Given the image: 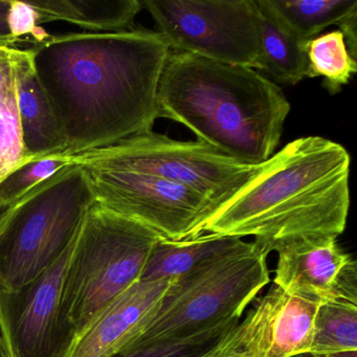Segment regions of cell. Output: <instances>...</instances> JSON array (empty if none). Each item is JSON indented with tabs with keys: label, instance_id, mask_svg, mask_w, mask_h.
I'll return each mask as SVG.
<instances>
[{
	"label": "cell",
	"instance_id": "1",
	"mask_svg": "<svg viewBox=\"0 0 357 357\" xmlns=\"http://www.w3.org/2000/svg\"><path fill=\"white\" fill-rule=\"evenodd\" d=\"M29 50L66 137L63 156L152 130L171 52L156 31L47 35Z\"/></svg>",
	"mask_w": 357,
	"mask_h": 357
},
{
	"label": "cell",
	"instance_id": "2",
	"mask_svg": "<svg viewBox=\"0 0 357 357\" xmlns=\"http://www.w3.org/2000/svg\"><path fill=\"white\" fill-rule=\"evenodd\" d=\"M350 165L340 144L321 137L296 139L191 237H252L268 254L298 240L337 238L350 208Z\"/></svg>",
	"mask_w": 357,
	"mask_h": 357
},
{
	"label": "cell",
	"instance_id": "3",
	"mask_svg": "<svg viewBox=\"0 0 357 357\" xmlns=\"http://www.w3.org/2000/svg\"><path fill=\"white\" fill-rule=\"evenodd\" d=\"M290 103L254 68L170 52L158 91V119L237 162L260 165L281 141Z\"/></svg>",
	"mask_w": 357,
	"mask_h": 357
},
{
	"label": "cell",
	"instance_id": "4",
	"mask_svg": "<svg viewBox=\"0 0 357 357\" xmlns=\"http://www.w3.org/2000/svg\"><path fill=\"white\" fill-rule=\"evenodd\" d=\"M160 238L98 202L89 208L75 240L60 301L62 323L75 342L112 301L141 281Z\"/></svg>",
	"mask_w": 357,
	"mask_h": 357
},
{
	"label": "cell",
	"instance_id": "5",
	"mask_svg": "<svg viewBox=\"0 0 357 357\" xmlns=\"http://www.w3.org/2000/svg\"><path fill=\"white\" fill-rule=\"evenodd\" d=\"M96 202L86 170L74 162L0 208V291L17 290L53 266Z\"/></svg>",
	"mask_w": 357,
	"mask_h": 357
},
{
	"label": "cell",
	"instance_id": "6",
	"mask_svg": "<svg viewBox=\"0 0 357 357\" xmlns=\"http://www.w3.org/2000/svg\"><path fill=\"white\" fill-rule=\"evenodd\" d=\"M268 252L255 241L172 280L151 319L121 352L178 340L227 319H241L271 282Z\"/></svg>",
	"mask_w": 357,
	"mask_h": 357
},
{
	"label": "cell",
	"instance_id": "7",
	"mask_svg": "<svg viewBox=\"0 0 357 357\" xmlns=\"http://www.w3.org/2000/svg\"><path fill=\"white\" fill-rule=\"evenodd\" d=\"M70 158L81 166L133 171L185 185L210 200L213 213L258 176L268 162L243 164L202 142L176 141L152 130Z\"/></svg>",
	"mask_w": 357,
	"mask_h": 357
},
{
	"label": "cell",
	"instance_id": "8",
	"mask_svg": "<svg viewBox=\"0 0 357 357\" xmlns=\"http://www.w3.org/2000/svg\"><path fill=\"white\" fill-rule=\"evenodd\" d=\"M171 52L257 70V0H143Z\"/></svg>",
	"mask_w": 357,
	"mask_h": 357
},
{
	"label": "cell",
	"instance_id": "9",
	"mask_svg": "<svg viewBox=\"0 0 357 357\" xmlns=\"http://www.w3.org/2000/svg\"><path fill=\"white\" fill-rule=\"evenodd\" d=\"M82 167L99 204L166 239L191 237L214 211L210 200L185 185L133 171Z\"/></svg>",
	"mask_w": 357,
	"mask_h": 357
},
{
	"label": "cell",
	"instance_id": "10",
	"mask_svg": "<svg viewBox=\"0 0 357 357\" xmlns=\"http://www.w3.org/2000/svg\"><path fill=\"white\" fill-rule=\"evenodd\" d=\"M74 243L34 281L13 291H0V357L70 354L75 337L62 323L60 301Z\"/></svg>",
	"mask_w": 357,
	"mask_h": 357
},
{
	"label": "cell",
	"instance_id": "11",
	"mask_svg": "<svg viewBox=\"0 0 357 357\" xmlns=\"http://www.w3.org/2000/svg\"><path fill=\"white\" fill-rule=\"evenodd\" d=\"M336 239H303L278 248L273 284L319 304L332 301L357 304L356 263Z\"/></svg>",
	"mask_w": 357,
	"mask_h": 357
},
{
	"label": "cell",
	"instance_id": "12",
	"mask_svg": "<svg viewBox=\"0 0 357 357\" xmlns=\"http://www.w3.org/2000/svg\"><path fill=\"white\" fill-rule=\"evenodd\" d=\"M319 303L284 291L273 284L254 301L245 321L259 357L308 354Z\"/></svg>",
	"mask_w": 357,
	"mask_h": 357
},
{
	"label": "cell",
	"instance_id": "13",
	"mask_svg": "<svg viewBox=\"0 0 357 357\" xmlns=\"http://www.w3.org/2000/svg\"><path fill=\"white\" fill-rule=\"evenodd\" d=\"M173 279L133 284L96 317L68 357H112L120 353L151 319Z\"/></svg>",
	"mask_w": 357,
	"mask_h": 357
},
{
	"label": "cell",
	"instance_id": "14",
	"mask_svg": "<svg viewBox=\"0 0 357 357\" xmlns=\"http://www.w3.org/2000/svg\"><path fill=\"white\" fill-rule=\"evenodd\" d=\"M16 98L26 160L63 155L66 141L33 66L30 50L16 47Z\"/></svg>",
	"mask_w": 357,
	"mask_h": 357
},
{
	"label": "cell",
	"instance_id": "15",
	"mask_svg": "<svg viewBox=\"0 0 357 357\" xmlns=\"http://www.w3.org/2000/svg\"><path fill=\"white\" fill-rule=\"evenodd\" d=\"M289 32L312 40L330 26H340L356 59L357 0H259Z\"/></svg>",
	"mask_w": 357,
	"mask_h": 357
},
{
	"label": "cell",
	"instance_id": "16",
	"mask_svg": "<svg viewBox=\"0 0 357 357\" xmlns=\"http://www.w3.org/2000/svg\"><path fill=\"white\" fill-rule=\"evenodd\" d=\"M41 24L66 22L91 33H114L135 29L143 10L139 0H32Z\"/></svg>",
	"mask_w": 357,
	"mask_h": 357
},
{
	"label": "cell",
	"instance_id": "17",
	"mask_svg": "<svg viewBox=\"0 0 357 357\" xmlns=\"http://www.w3.org/2000/svg\"><path fill=\"white\" fill-rule=\"evenodd\" d=\"M258 5L259 58L257 70L277 82L296 85L308 76V45L298 38L257 0Z\"/></svg>",
	"mask_w": 357,
	"mask_h": 357
},
{
	"label": "cell",
	"instance_id": "18",
	"mask_svg": "<svg viewBox=\"0 0 357 357\" xmlns=\"http://www.w3.org/2000/svg\"><path fill=\"white\" fill-rule=\"evenodd\" d=\"M244 239L218 234H202L183 240L160 238L146 263L141 281L173 279L193 271L206 261L241 245Z\"/></svg>",
	"mask_w": 357,
	"mask_h": 357
},
{
	"label": "cell",
	"instance_id": "19",
	"mask_svg": "<svg viewBox=\"0 0 357 357\" xmlns=\"http://www.w3.org/2000/svg\"><path fill=\"white\" fill-rule=\"evenodd\" d=\"M357 351V304L332 301L319 305L308 355Z\"/></svg>",
	"mask_w": 357,
	"mask_h": 357
},
{
	"label": "cell",
	"instance_id": "20",
	"mask_svg": "<svg viewBox=\"0 0 357 357\" xmlns=\"http://www.w3.org/2000/svg\"><path fill=\"white\" fill-rule=\"evenodd\" d=\"M356 72V59L349 53L340 30L315 37L309 43L307 78H323L324 86L332 95L340 93Z\"/></svg>",
	"mask_w": 357,
	"mask_h": 357
},
{
	"label": "cell",
	"instance_id": "21",
	"mask_svg": "<svg viewBox=\"0 0 357 357\" xmlns=\"http://www.w3.org/2000/svg\"><path fill=\"white\" fill-rule=\"evenodd\" d=\"M72 164V158L63 155H51L24 162L0 181V208L17 202L33 188Z\"/></svg>",
	"mask_w": 357,
	"mask_h": 357
},
{
	"label": "cell",
	"instance_id": "22",
	"mask_svg": "<svg viewBox=\"0 0 357 357\" xmlns=\"http://www.w3.org/2000/svg\"><path fill=\"white\" fill-rule=\"evenodd\" d=\"M240 321L241 319H227L185 337L154 344L148 348L124 351L112 357H199Z\"/></svg>",
	"mask_w": 357,
	"mask_h": 357
},
{
	"label": "cell",
	"instance_id": "23",
	"mask_svg": "<svg viewBox=\"0 0 357 357\" xmlns=\"http://www.w3.org/2000/svg\"><path fill=\"white\" fill-rule=\"evenodd\" d=\"M199 357H259L243 319Z\"/></svg>",
	"mask_w": 357,
	"mask_h": 357
},
{
	"label": "cell",
	"instance_id": "24",
	"mask_svg": "<svg viewBox=\"0 0 357 357\" xmlns=\"http://www.w3.org/2000/svg\"><path fill=\"white\" fill-rule=\"evenodd\" d=\"M40 24V15L30 1L11 0L8 14V26L13 38L24 41V37L32 35L34 37L33 41L41 40L47 35H43L45 33L39 29Z\"/></svg>",
	"mask_w": 357,
	"mask_h": 357
},
{
	"label": "cell",
	"instance_id": "25",
	"mask_svg": "<svg viewBox=\"0 0 357 357\" xmlns=\"http://www.w3.org/2000/svg\"><path fill=\"white\" fill-rule=\"evenodd\" d=\"M10 5L11 0H0V47H16L20 41L12 37L8 26Z\"/></svg>",
	"mask_w": 357,
	"mask_h": 357
},
{
	"label": "cell",
	"instance_id": "26",
	"mask_svg": "<svg viewBox=\"0 0 357 357\" xmlns=\"http://www.w3.org/2000/svg\"><path fill=\"white\" fill-rule=\"evenodd\" d=\"M15 47H0V95L8 75L13 66Z\"/></svg>",
	"mask_w": 357,
	"mask_h": 357
},
{
	"label": "cell",
	"instance_id": "27",
	"mask_svg": "<svg viewBox=\"0 0 357 357\" xmlns=\"http://www.w3.org/2000/svg\"><path fill=\"white\" fill-rule=\"evenodd\" d=\"M310 357H357V351H344V352L331 353V354L309 355Z\"/></svg>",
	"mask_w": 357,
	"mask_h": 357
},
{
	"label": "cell",
	"instance_id": "28",
	"mask_svg": "<svg viewBox=\"0 0 357 357\" xmlns=\"http://www.w3.org/2000/svg\"><path fill=\"white\" fill-rule=\"evenodd\" d=\"M294 357H310V356H309L308 354H305V355H298V356H294Z\"/></svg>",
	"mask_w": 357,
	"mask_h": 357
}]
</instances>
